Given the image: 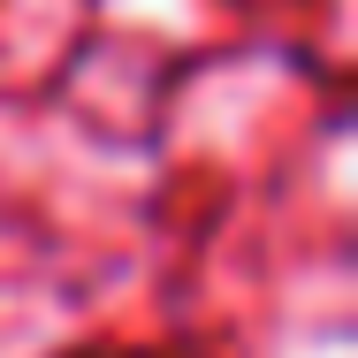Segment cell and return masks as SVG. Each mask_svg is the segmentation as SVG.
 I'll use <instances>...</instances> for the list:
<instances>
[{
    "instance_id": "obj_1",
    "label": "cell",
    "mask_w": 358,
    "mask_h": 358,
    "mask_svg": "<svg viewBox=\"0 0 358 358\" xmlns=\"http://www.w3.org/2000/svg\"><path fill=\"white\" fill-rule=\"evenodd\" d=\"M62 358H145V351H62Z\"/></svg>"
}]
</instances>
